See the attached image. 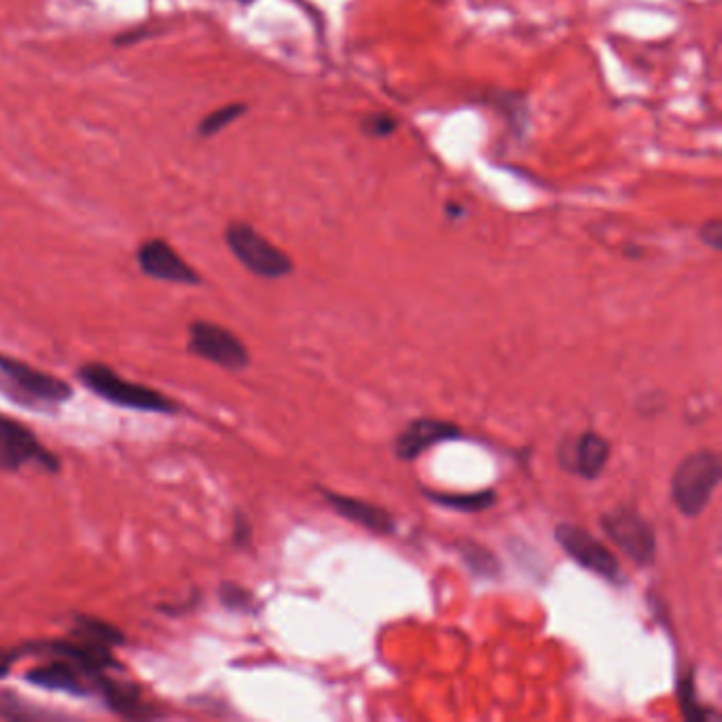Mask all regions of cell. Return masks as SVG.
Instances as JSON below:
<instances>
[{"mask_svg":"<svg viewBox=\"0 0 722 722\" xmlns=\"http://www.w3.org/2000/svg\"><path fill=\"white\" fill-rule=\"evenodd\" d=\"M79 379L85 388L98 394L100 399L113 403L123 409L134 411H151V413H172L176 411V403L153 388L142 384L128 382V379L117 375L111 367L92 363L79 371Z\"/></svg>","mask_w":722,"mask_h":722,"instance_id":"1","label":"cell"},{"mask_svg":"<svg viewBox=\"0 0 722 722\" xmlns=\"http://www.w3.org/2000/svg\"><path fill=\"white\" fill-rule=\"evenodd\" d=\"M720 483V458L714 451H697L684 458L672 477V500L684 517H697L708 507Z\"/></svg>","mask_w":722,"mask_h":722,"instance_id":"2","label":"cell"},{"mask_svg":"<svg viewBox=\"0 0 722 722\" xmlns=\"http://www.w3.org/2000/svg\"><path fill=\"white\" fill-rule=\"evenodd\" d=\"M225 238L236 259L255 276L276 280L293 272L291 257L269 240H265L261 233L257 229H252L250 225L246 223L229 225Z\"/></svg>","mask_w":722,"mask_h":722,"instance_id":"3","label":"cell"},{"mask_svg":"<svg viewBox=\"0 0 722 722\" xmlns=\"http://www.w3.org/2000/svg\"><path fill=\"white\" fill-rule=\"evenodd\" d=\"M189 352L208 363L229 371L246 369L250 363L248 348L240 337L233 335L221 324L197 320L189 329Z\"/></svg>","mask_w":722,"mask_h":722,"instance_id":"4","label":"cell"},{"mask_svg":"<svg viewBox=\"0 0 722 722\" xmlns=\"http://www.w3.org/2000/svg\"><path fill=\"white\" fill-rule=\"evenodd\" d=\"M602 530L634 564L651 566L657 555V540L651 526L629 509H615L602 517Z\"/></svg>","mask_w":722,"mask_h":722,"instance_id":"5","label":"cell"},{"mask_svg":"<svg viewBox=\"0 0 722 722\" xmlns=\"http://www.w3.org/2000/svg\"><path fill=\"white\" fill-rule=\"evenodd\" d=\"M28 462L43 464L47 471H58V458L49 454L34 432L11 415L0 413V468L17 471Z\"/></svg>","mask_w":722,"mask_h":722,"instance_id":"6","label":"cell"},{"mask_svg":"<svg viewBox=\"0 0 722 722\" xmlns=\"http://www.w3.org/2000/svg\"><path fill=\"white\" fill-rule=\"evenodd\" d=\"M555 538L559 547H562L576 564L587 568L589 572L610 581H615L619 576L617 557L591 532L572 526V523H559L555 528Z\"/></svg>","mask_w":722,"mask_h":722,"instance_id":"7","label":"cell"},{"mask_svg":"<svg viewBox=\"0 0 722 722\" xmlns=\"http://www.w3.org/2000/svg\"><path fill=\"white\" fill-rule=\"evenodd\" d=\"M0 371H3L17 388H22L24 392L36 396V399L41 401L64 403L72 396V388L64 382V379L34 369L28 363H24V360H17L13 356L0 354Z\"/></svg>","mask_w":722,"mask_h":722,"instance_id":"8","label":"cell"},{"mask_svg":"<svg viewBox=\"0 0 722 722\" xmlns=\"http://www.w3.org/2000/svg\"><path fill=\"white\" fill-rule=\"evenodd\" d=\"M138 263L142 272L151 278L176 284H200L195 269L180 259L178 252L164 240L144 242L138 250Z\"/></svg>","mask_w":722,"mask_h":722,"instance_id":"9","label":"cell"},{"mask_svg":"<svg viewBox=\"0 0 722 722\" xmlns=\"http://www.w3.org/2000/svg\"><path fill=\"white\" fill-rule=\"evenodd\" d=\"M458 437H460V428L456 424L424 418V420L411 422L401 432V435L396 437L394 451L401 460H415L432 445L449 441V439H458Z\"/></svg>","mask_w":722,"mask_h":722,"instance_id":"10","label":"cell"},{"mask_svg":"<svg viewBox=\"0 0 722 722\" xmlns=\"http://www.w3.org/2000/svg\"><path fill=\"white\" fill-rule=\"evenodd\" d=\"M610 458V443L598 432H585L576 439L570 449L562 451V460L568 471L581 475L583 479H598Z\"/></svg>","mask_w":722,"mask_h":722,"instance_id":"11","label":"cell"},{"mask_svg":"<svg viewBox=\"0 0 722 722\" xmlns=\"http://www.w3.org/2000/svg\"><path fill=\"white\" fill-rule=\"evenodd\" d=\"M324 498H327V502L337 511V515L358 523V526H363L365 530H369L373 534L386 536V534L394 532L392 515L384 509L375 507V504H371V502L333 494V492H324Z\"/></svg>","mask_w":722,"mask_h":722,"instance_id":"12","label":"cell"},{"mask_svg":"<svg viewBox=\"0 0 722 722\" xmlns=\"http://www.w3.org/2000/svg\"><path fill=\"white\" fill-rule=\"evenodd\" d=\"M26 680L47 691H62L68 695H85L87 687L81 680V670L64 659H53L26 674Z\"/></svg>","mask_w":722,"mask_h":722,"instance_id":"13","label":"cell"},{"mask_svg":"<svg viewBox=\"0 0 722 722\" xmlns=\"http://www.w3.org/2000/svg\"><path fill=\"white\" fill-rule=\"evenodd\" d=\"M424 496L432 502L439 504V507L460 511V513H479L483 509H490L496 502L494 492H477V494H441V492H428L424 490Z\"/></svg>","mask_w":722,"mask_h":722,"instance_id":"14","label":"cell"},{"mask_svg":"<svg viewBox=\"0 0 722 722\" xmlns=\"http://www.w3.org/2000/svg\"><path fill=\"white\" fill-rule=\"evenodd\" d=\"M75 636L79 640H87V642H96V644H102V646H119L125 642L123 634L113 627L111 623L106 621H100V619H92V617H79L77 619V629H75Z\"/></svg>","mask_w":722,"mask_h":722,"instance_id":"15","label":"cell"},{"mask_svg":"<svg viewBox=\"0 0 722 722\" xmlns=\"http://www.w3.org/2000/svg\"><path fill=\"white\" fill-rule=\"evenodd\" d=\"M100 684H102V693H104L108 708H113L121 714H132L140 708L136 687H125V684L108 680V678H102Z\"/></svg>","mask_w":722,"mask_h":722,"instance_id":"16","label":"cell"},{"mask_svg":"<svg viewBox=\"0 0 722 722\" xmlns=\"http://www.w3.org/2000/svg\"><path fill=\"white\" fill-rule=\"evenodd\" d=\"M460 549H462L464 562H466L468 566H471V570H473L475 574L494 576V574L498 572L496 557H494L490 551H487V549H483V547H479V545H475V543H462Z\"/></svg>","mask_w":722,"mask_h":722,"instance_id":"17","label":"cell"},{"mask_svg":"<svg viewBox=\"0 0 722 722\" xmlns=\"http://www.w3.org/2000/svg\"><path fill=\"white\" fill-rule=\"evenodd\" d=\"M246 113V106L244 104H229V106H223L219 108V111H214L212 115H208L204 121H202V128L200 132L204 136H212L216 132H221L223 128H227L229 123L236 121L238 117H242Z\"/></svg>","mask_w":722,"mask_h":722,"instance_id":"18","label":"cell"},{"mask_svg":"<svg viewBox=\"0 0 722 722\" xmlns=\"http://www.w3.org/2000/svg\"><path fill=\"white\" fill-rule=\"evenodd\" d=\"M396 128H399V121L388 113L369 115L363 119V123H360V130H363V134H367L369 138H388L390 134L396 132Z\"/></svg>","mask_w":722,"mask_h":722,"instance_id":"19","label":"cell"},{"mask_svg":"<svg viewBox=\"0 0 722 722\" xmlns=\"http://www.w3.org/2000/svg\"><path fill=\"white\" fill-rule=\"evenodd\" d=\"M221 600L227 608H233V610H248L250 604H252V595L238 587V585H223L221 589Z\"/></svg>","mask_w":722,"mask_h":722,"instance_id":"20","label":"cell"},{"mask_svg":"<svg viewBox=\"0 0 722 722\" xmlns=\"http://www.w3.org/2000/svg\"><path fill=\"white\" fill-rule=\"evenodd\" d=\"M699 240L714 250H720L722 248V223L718 219L703 223L699 229Z\"/></svg>","mask_w":722,"mask_h":722,"instance_id":"21","label":"cell"},{"mask_svg":"<svg viewBox=\"0 0 722 722\" xmlns=\"http://www.w3.org/2000/svg\"><path fill=\"white\" fill-rule=\"evenodd\" d=\"M240 3H244V5H250V3H255V0H240Z\"/></svg>","mask_w":722,"mask_h":722,"instance_id":"22","label":"cell"}]
</instances>
